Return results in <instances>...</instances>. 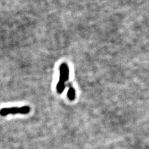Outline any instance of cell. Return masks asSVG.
<instances>
[{
    "label": "cell",
    "mask_w": 149,
    "mask_h": 149,
    "mask_svg": "<svg viewBox=\"0 0 149 149\" xmlns=\"http://www.w3.org/2000/svg\"><path fill=\"white\" fill-rule=\"evenodd\" d=\"M69 70L67 65L65 63H62L60 67V78L59 81L65 83L68 80Z\"/></svg>",
    "instance_id": "6da1fadb"
},
{
    "label": "cell",
    "mask_w": 149,
    "mask_h": 149,
    "mask_svg": "<svg viewBox=\"0 0 149 149\" xmlns=\"http://www.w3.org/2000/svg\"><path fill=\"white\" fill-rule=\"evenodd\" d=\"M18 113L20 114V108H17V107L2 108L0 110V115L2 116H5L9 114H16Z\"/></svg>",
    "instance_id": "7a4b0ae2"
},
{
    "label": "cell",
    "mask_w": 149,
    "mask_h": 149,
    "mask_svg": "<svg viewBox=\"0 0 149 149\" xmlns=\"http://www.w3.org/2000/svg\"><path fill=\"white\" fill-rule=\"evenodd\" d=\"M67 96H68V99L71 101H73L74 99H75L76 93H75V90H74L73 88L70 87L69 88L67 93Z\"/></svg>",
    "instance_id": "3957f363"
},
{
    "label": "cell",
    "mask_w": 149,
    "mask_h": 149,
    "mask_svg": "<svg viewBox=\"0 0 149 149\" xmlns=\"http://www.w3.org/2000/svg\"><path fill=\"white\" fill-rule=\"evenodd\" d=\"M65 83L59 81L57 83V91L58 93H59V94H61V93H62L63 90H65Z\"/></svg>",
    "instance_id": "277c9868"
},
{
    "label": "cell",
    "mask_w": 149,
    "mask_h": 149,
    "mask_svg": "<svg viewBox=\"0 0 149 149\" xmlns=\"http://www.w3.org/2000/svg\"><path fill=\"white\" fill-rule=\"evenodd\" d=\"M31 111V108L28 106H22L21 108H20V114H28Z\"/></svg>",
    "instance_id": "5b68a950"
}]
</instances>
